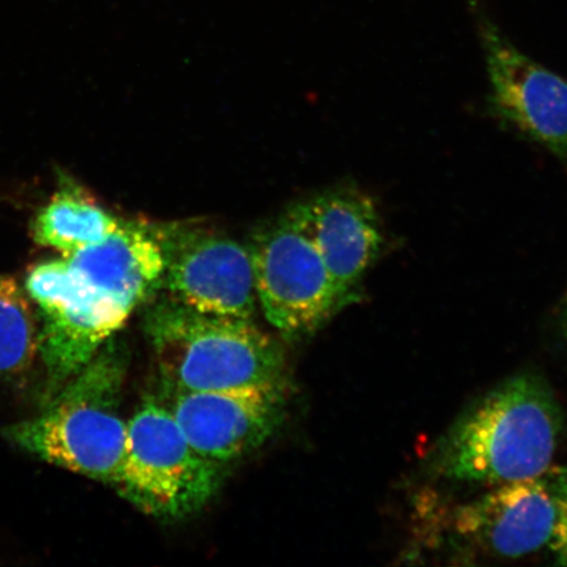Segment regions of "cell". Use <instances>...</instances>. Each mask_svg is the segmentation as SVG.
Listing matches in <instances>:
<instances>
[{"label":"cell","instance_id":"9c48e42d","mask_svg":"<svg viewBox=\"0 0 567 567\" xmlns=\"http://www.w3.org/2000/svg\"><path fill=\"white\" fill-rule=\"evenodd\" d=\"M167 406L190 445L219 465L264 444L281 420V382L175 392Z\"/></svg>","mask_w":567,"mask_h":567},{"label":"cell","instance_id":"8992f818","mask_svg":"<svg viewBox=\"0 0 567 567\" xmlns=\"http://www.w3.org/2000/svg\"><path fill=\"white\" fill-rule=\"evenodd\" d=\"M247 247L258 307L282 336L310 334L346 302L321 254L288 212L254 233Z\"/></svg>","mask_w":567,"mask_h":567},{"label":"cell","instance_id":"8fae6325","mask_svg":"<svg viewBox=\"0 0 567 567\" xmlns=\"http://www.w3.org/2000/svg\"><path fill=\"white\" fill-rule=\"evenodd\" d=\"M556 519L555 486L535 477L506 482L461 508L457 529L492 555L517 558L550 543Z\"/></svg>","mask_w":567,"mask_h":567},{"label":"cell","instance_id":"4fadbf2b","mask_svg":"<svg viewBox=\"0 0 567 567\" xmlns=\"http://www.w3.org/2000/svg\"><path fill=\"white\" fill-rule=\"evenodd\" d=\"M118 224L83 189L65 182L34 217L32 233L35 244L70 255L99 243Z\"/></svg>","mask_w":567,"mask_h":567},{"label":"cell","instance_id":"3957f363","mask_svg":"<svg viewBox=\"0 0 567 567\" xmlns=\"http://www.w3.org/2000/svg\"><path fill=\"white\" fill-rule=\"evenodd\" d=\"M145 326L172 393L281 382V351L252 319L202 313L172 299L148 311Z\"/></svg>","mask_w":567,"mask_h":567},{"label":"cell","instance_id":"7a4b0ae2","mask_svg":"<svg viewBox=\"0 0 567 567\" xmlns=\"http://www.w3.org/2000/svg\"><path fill=\"white\" fill-rule=\"evenodd\" d=\"M124 373L115 351H99L45 411L9 425L3 435L49 464L116 485L127 437V421L120 414Z\"/></svg>","mask_w":567,"mask_h":567},{"label":"cell","instance_id":"ba28073f","mask_svg":"<svg viewBox=\"0 0 567 567\" xmlns=\"http://www.w3.org/2000/svg\"><path fill=\"white\" fill-rule=\"evenodd\" d=\"M172 299L202 313L252 319L258 309L250 251L221 233L155 226Z\"/></svg>","mask_w":567,"mask_h":567},{"label":"cell","instance_id":"9a60e30c","mask_svg":"<svg viewBox=\"0 0 567 567\" xmlns=\"http://www.w3.org/2000/svg\"><path fill=\"white\" fill-rule=\"evenodd\" d=\"M557 519L550 538V547L558 565L567 566V476L556 482Z\"/></svg>","mask_w":567,"mask_h":567},{"label":"cell","instance_id":"5b68a950","mask_svg":"<svg viewBox=\"0 0 567 567\" xmlns=\"http://www.w3.org/2000/svg\"><path fill=\"white\" fill-rule=\"evenodd\" d=\"M25 289L38 305L40 353L53 396L123 328L133 309L81 279L65 257L34 266Z\"/></svg>","mask_w":567,"mask_h":567},{"label":"cell","instance_id":"277c9868","mask_svg":"<svg viewBox=\"0 0 567 567\" xmlns=\"http://www.w3.org/2000/svg\"><path fill=\"white\" fill-rule=\"evenodd\" d=\"M223 465L189 444L172 411L147 400L127 421L120 494L142 513L179 520L202 509L221 484Z\"/></svg>","mask_w":567,"mask_h":567},{"label":"cell","instance_id":"30bf717a","mask_svg":"<svg viewBox=\"0 0 567 567\" xmlns=\"http://www.w3.org/2000/svg\"><path fill=\"white\" fill-rule=\"evenodd\" d=\"M288 213L321 254L347 301L388 244L374 202L344 187L324 190Z\"/></svg>","mask_w":567,"mask_h":567},{"label":"cell","instance_id":"5bb4252c","mask_svg":"<svg viewBox=\"0 0 567 567\" xmlns=\"http://www.w3.org/2000/svg\"><path fill=\"white\" fill-rule=\"evenodd\" d=\"M40 352V326L19 284L0 276V374L30 370Z\"/></svg>","mask_w":567,"mask_h":567},{"label":"cell","instance_id":"6da1fadb","mask_svg":"<svg viewBox=\"0 0 567 567\" xmlns=\"http://www.w3.org/2000/svg\"><path fill=\"white\" fill-rule=\"evenodd\" d=\"M563 413L547 382L522 373L467 409L439 445L442 476L467 484H506L547 472Z\"/></svg>","mask_w":567,"mask_h":567},{"label":"cell","instance_id":"2e32d148","mask_svg":"<svg viewBox=\"0 0 567 567\" xmlns=\"http://www.w3.org/2000/svg\"><path fill=\"white\" fill-rule=\"evenodd\" d=\"M564 316H565V319L567 322V293H566L565 300H564Z\"/></svg>","mask_w":567,"mask_h":567},{"label":"cell","instance_id":"7c38bea8","mask_svg":"<svg viewBox=\"0 0 567 567\" xmlns=\"http://www.w3.org/2000/svg\"><path fill=\"white\" fill-rule=\"evenodd\" d=\"M73 271L133 310L162 284L165 255L157 229L120 221L109 236L63 255Z\"/></svg>","mask_w":567,"mask_h":567},{"label":"cell","instance_id":"52a82bcc","mask_svg":"<svg viewBox=\"0 0 567 567\" xmlns=\"http://www.w3.org/2000/svg\"><path fill=\"white\" fill-rule=\"evenodd\" d=\"M466 3L485 52L492 115L567 161V80L520 52L494 23L482 0Z\"/></svg>","mask_w":567,"mask_h":567}]
</instances>
